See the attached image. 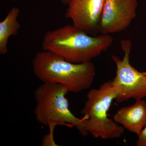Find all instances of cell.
<instances>
[{
	"mask_svg": "<svg viewBox=\"0 0 146 146\" xmlns=\"http://www.w3.org/2000/svg\"><path fill=\"white\" fill-rule=\"evenodd\" d=\"M113 120L138 136L146 126V102L138 100L131 106L121 108L114 115Z\"/></svg>",
	"mask_w": 146,
	"mask_h": 146,
	"instance_id": "8",
	"label": "cell"
},
{
	"mask_svg": "<svg viewBox=\"0 0 146 146\" xmlns=\"http://www.w3.org/2000/svg\"><path fill=\"white\" fill-rule=\"evenodd\" d=\"M113 42L110 35L91 36L74 25H68L47 31L42 47L44 50L54 53L69 62L82 63L99 56Z\"/></svg>",
	"mask_w": 146,
	"mask_h": 146,
	"instance_id": "1",
	"label": "cell"
},
{
	"mask_svg": "<svg viewBox=\"0 0 146 146\" xmlns=\"http://www.w3.org/2000/svg\"><path fill=\"white\" fill-rule=\"evenodd\" d=\"M121 47L124 52L123 59L112 55L117 67L116 76L112 80L117 93L118 103L130 99L142 100L146 98V76L131 65L129 57L132 43L129 39H122Z\"/></svg>",
	"mask_w": 146,
	"mask_h": 146,
	"instance_id": "5",
	"label": "cell"
},
{
	"mask_svg": "<svg viewBox=\"0 0 146 146\" xmlns=\"http://www.w3.org/2000/svg\"><path fill=\"white\" fill-rule=\"evenodd\" d=\"M143 73L146 76V72H144Z\"/></svg>",
	"mask_w": 146,
	"mask_h": 146,
	"instance_id": "13",
	"label": "cell"
},
{
	"mask_svg": "<svg viewBox=\"0 0 146 146\" xmlns=\"http://www.w3.org/2000/svg\"><path fill=\"white\" fill-rule=\"evenodd\" d=\"M138 140L136 141L137 146H146V126L138 135Z\"/></svg>",
	"mask_w": 146,
	"mask_h": 146,
	"instance_id": "11",
	"label": "cell"
},
{
	"mask_svg": "<svg viewBox=\"0 0 146 146\" xmlns=\"http://www.w3.org/2000/svg\"><path fill=\"white\" fill-rule=\"evenodd\" d=\"M137 0H105L98 31L110 35L122 31L136 18Z\"/></svg>",
	"mask_w": 146,
	"mask_h": 146,
	"instance_id": "6",
	"label": "cell"
},
{
	"mask_svg": "<svg viewBox=\"0 0 146 146\" xmlns=\"http://www.w3.org/2000/svg\"><path fill=\"white\" fill-rule=\"evenodd\" d=\"M20 9L13 7L5 18L0 23V54H5L8 51L9 39L11 36H16L21 27L18 18Z\"/></svg>",
	"mask_w": 146,
	"mask_h": 146,
	"instance_id": "9",
	"label": "cell"
},
{
	"mask_svg": "<svg viewBox=\"0 0 146 146\" xmlns=\"http://www.w3.org/2000/svg\"><path fill=\"white\" fill-rule=\"evenodd\" d=\"M117 93L112 80L106 82L98 89H92L87 94L81 113L87 119L84 121L85 130L93 137L102 139L119 138L124 128L108 117V112Z\"/></svg>",
	"mask_w": 146,
	"mask_h": 146,
	"instance_id": "4",
	"label": "cell"
},
{
	"mask_svg": "<svg viewBox=\"0 0 146 146\" xmlns=\"http://www.w3.org/2000/svg\"><path fill=\"white\" fill-rule=\"evenodd\" d=\"M105 0H70L65 16L73 25L91 35L98 32Z\"/></svg>",
	"mask_w": 146,
	"mask_h": 146,
	"instance_id": "7",
	"label": "cell"
},
{
	"mask_svg": "<svg viewBox=\"0 0 146 146\" xmlns=\"http://www.w3.org/2000/svg\"><path fill=\"white\" fill-rule=\"evenodd\" d=\"M59 1H60L63 4L67 5L70 0H59Z\"/></svg>",
	"mask_w": 146,
	"mask_h": 146,
	"instance_id": "12",
	"label": "cell"
},
{
	"mask_svg": "<svg viewBox=\"0 0 146 146\" xmlns=\"http://www.w3.org/2000/svg\"><path fill=\"white\" fill-rule=\"evenodd\" d=\"M68 89L58 84L43 83L35 92L36 107L34 113L38 122L49 128L57 125L75 127L84 137L89 133L85 130L84 121L86 116L80 119L76 117L69 108L66 96Z\"/></svg>",
	"mask_w": 146,
	"mask_h": 146,
	"instance_id": "3",
	"label": "cell"
},
{
	"mask_svg": "<svg viewBox=\"0 0 146 146\" xmlns=\"http://www.w3.org/2000/svg\"><path fill=\"white\" fill-rule=\"evenodd\" d=\"M54 129H50L49 133L43 138L42 145L44 146H57L54 139Z\"/></svg>",
	"mask_w": 146,
	"mask_h": 146,
	"instance_id": "10",
	"label": "cell"
},
{
	"mask_svg": "<svg viewBox=\"0 0 146 146\" xmlns=\"http://www.w3.org/2000/svg\"><path fill=\"white\" fill-rule=\"evenodd\" d=\"M32 67L35 75L43 83L58 84L73 93L91 88L96 74L91 61L73 63L48 51L37 53L33 59Z\"/></svg>",
	"mask_w": 146,
	"mask_h": 146,
	"instance_id": "2",
	"label": "cell"
}]
</instances>
